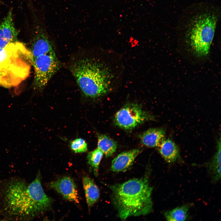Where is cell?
I'll list each match as a JSON object with an SVG mask.
<instances>
[{
    "mask_svg": "<svg viewBox=\"0 0 221 221\" xmlns=\"http://www.w3.org/2000/svg\"><path fill=\"white\" fill-rule=\"evenodd\" d=\"M52 202L44 191L39 173L29 183L14 177L0 185V214L7 219L29 220L46 211Z\"/></svg>",
    "mask_w": 221,
    "mask_h": 221,
    "instance_id": "cell-1",
    "label": "cell"
},
{
    "mask_svg": "<svg viewBox=\"0 0 221 221\" xmlns=\"http://www.w3.org/2000/svg\"><path fill=\"white\" fill-rule=\"evenodd\" d=\"M109 187L112 192V202L121 219L145 215L152 211L153 188L147 177Z\"/></svg>",
    "mask_w": 221,
    "mask_h": 221,
    "instance_id": "cell-2",
    "label": "cell"
},
{
    "mask_svg": "<svg viewBox=\"0 0 221 221\" xmlns=\"http://www.w3.org/2000/svg\"><path fill=\"white\" fill-rule=\"evenodd\" d=\"M69 69L85 96L95 98L110 92L114 75L110 67L98 58L84 56L74 60Z\"/></svg>",
    "mask_w": 221,
    "mask_h": 221,
    "instance_id": "cell-3",
    "label": "cell"
},
{
    "mask_svg": "<svg viewBox=\"0 0 221 221\" xmlns=\"http://www.w3.org/2000/svg\"><path fill=\"white\" fill-rule=\"evenodd\" d=\"M54 47L48 31L39 30L32 36L30 50L34 71L33 88L37 91L45 87L60 68V64Z\"/></svg>",
    "mask_w": 221,
    "mask_h": 221,
    "instance_id": "cell-4",
    "label": "cell"
},
{
    "mask_svg": "<svg viewBox=\"0 0 221 221\" xmlns=\"http://www.w3.org/2000/svg\"><path fill=\"white\" fill-rule=\"evenodd\" d=\"M31 52L23 43L16 41L0 48V86H17L29 76Z\"/></svg>",
    "mask_w": 221,
    "mask_h": 221,
    "instance_id": "cell-5",
    "label": "cell"
},
{
    "mask_svg": "<svg viewBox=\"0 0 221 221\" xmlns=\"http://www.w3.org/2000/svg\"><path fill=\"white\" fill-rule=\"evenodd\" d=\"M218 20L216 13L209 10L198 12L190 19L186 37L196 56L203 57L209 53Z\"/></svg>",
    "mask_w": 221,
    "mask_h": 221,
    "instance_id": "cell-6",
    "label": "cell"
},
{
    "mask_svg": "<svg viewBox=\"0 0 221 221\" xmlns=\"http://www.w3.org/2000/svg\"><path fill=\"white\" fill-rule=\"evenodd\" d=\"M155 120L153 115L135 103L125 104L116 112L114 118L116 125L126 130H132L146 121Z\"/></svg>",
    "mask_w": 221,
    "mask_h": 221,
    "instance_id": "cell-7",
    "label": "cell"
},
{
    "mask_svg": "<svg viewBox=\"0 0 221 221\" xmlns=\"http://www.w3.org/2000/svg\"><path fill=\"white\" fill-rule=\"evenodd\" d=\"M49 186L60 194L65 199L76 203H79L76 184L70 177H64L52 182L50 183Z\"/></svg>",
    "mask_w": 221,
    "mask_h": 221,
    "instance_id": "cell-8",
    "label": "cell"
},
{
    "mask_svg": "<svg viewBox=\"0 0 221 221\" xmlns=\"http://www.w3.org/2000/svg\"><path fill=\"white\" fill-rule=\"evenodd\" d=\"M18 31L14 27L10 9L0 25V48L17 41Z\"/></svg>",
    "mask_w": 221,
    "mask_h": 221,
    "instance_id": "cell-9",
    "label": "cell"
},
{
    "mask_svg": "<svg viewBox=\"0 0 221 221\" xmlns=\"http://www.w3.org/2000/svg\"><path fill=\"white\" fill-rule=\"evenodd\" d=\"M140 152V149H135L121 153L112 161L111 170L116 172L125 171L132 165Z\"/></svg>",
    "mask_w": 221,
    "mask_h": 221,
    "instance_id": "cell-10",
    "label": "cell"
},
{
    "mask_svg": "<svg viewBox=\"0 0 221 221\" xmlns=\"http://www.w3.org/2000/svg\"><path fill=\"white\" fill-rule=\"evenodd\" d=\"M166 130L164 128L149 129L139 136L141 143L149 147H158L165 139Z\"/></svg>",
    "mask_w": 221,
    "mask_h": 221,
    "instance_id": "cell-11",
    "label": "cell"
},
{
    "mask_svg": "<svg viewBox=\"0 0 221 221\" xmlns=\"http://www.w3.org/2000/svg\"><path fill=\"white\" fill-rule=\"evenodd\" d=\"M158 147L160 153L168 162H174L180 157L178 147L170 138L164 139Z\"/></svg>",
    "mask_w": 221,
    "mask_h": 221,
    "instance_id": "cell-12",
    "label": "cell"
},
{
    "mask_svg": "<svg viewBox=\"0 0 221 221\" xmlns=\"http://www.w3.org/2000/svg\"><path fill=\"white\" fill-rule=\"evenodd\" d=\"M83 182L87 204L89 207H91L99 199V189L93 181L88 177H84Z\"/></svg>",
    "mask_w": 221,
    "mask_h": 221,
    "instance_id": "cell-13",
    "label": "cell"
},
{
    "mask_svg": "<svg viewBox=\"0 0 221 221\" xmlns=\"http://www.w3.org/2000/svg\"><path fill=\"white\" fill-rule=\"evenodd\" d=\"M221 138L217 142V150L209 165V171L213 180L217 181L221 178Z\"/></svg>",
    "mask_w": 221,
    "mask_h": 221,
    "instance_id": "cell-14",
    "label": "cell"
},
{
    "mask_svg": "<svg viewBox=\"0 0 221 221\" xmlns=\"http://www.w3.org/2000/svg\"><path fill=\"white\" fill-rule=\"evenodd\" d=\"M98 137V148L106 157L111 156L115 152L117 144L113 139L103 134H99Z\"/></svg>",
    "mask_w": 221,
    "mask_h": 221,
    "instance_id": "cell-15",
    "label": "cell"
},
{
    "mask_svg": "<svg viewBox=\"0 0 221 221\" xmlns=\"http://www.w3.org/2000/svg\"><path fill=\"white\" fill-rule=\"evenodd\" d=\"M188 208L187 205L176 207L173 210L166 211L164 213L165 218L167 221H184L188 217Z\"/></svg>",
    "mask_w": 221,
    "mask_h": 221,
    "instance_id": "cell-16",
    "label": "cell"
},
{
    "mask_svg": "<svg viewBox=\"0 0 221 221\" xmlns=\"http://www.w3.org/2000/svg\"><path fill=\"white\" fill-rule=\"evenodd\" d=\"M103 152L98 148L94 150L89 152L87 158L88 164L93 169L94 175H98L99 165L103 155Z\"/></svg>",
    "mask_w": 221,
    "mask_h": 221,
    "instance_id": "cell-17",
    "label": "cell"
},
{
    "mask_svg": "<svg viewBox=\"0 0 221 221\" xmlns=\"http://www.w3.org/2000/svg\"><path fill=\"white\" fill-rule=\"evenodd\" d=\"M70 147L75 153H82L87 150V144L82 138L76 139L70 142Z\"/></svg>",
    "mask_w": 221,
    "mask_h": 221,
    "instance_id": "cell-18",
    "label": "cell"
}]
</instances>
